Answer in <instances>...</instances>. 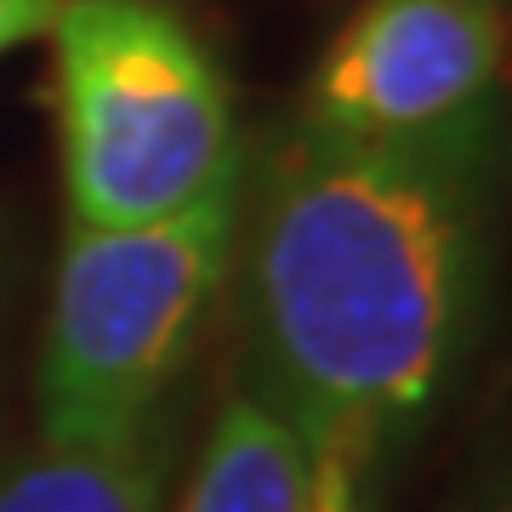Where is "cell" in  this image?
Here are the masks:
<instances>
[{"label":"cell","mask_w":512,"mask_h":512,"mask_svg":"<svg viewBox=\"0 0 512 512\" xmlns=\"http://www.w3.org/2000/svg\"><path fill=\"white\" fill-rule=\"evenodd\" d=\"M490 148H376L296 126L262 200L251 302L308 450L365 456L439 393L484 268Z\"/></svg>","instance_id":"cell-1"},{"label":"cell","mask_w":512,"mask_h":512,"mask_svg":"<svg viewBox=\"0 0 512 512\" xmlns=\"http://www.w3.org/2000/svg\"><path fill=\"white\" fill-rule=\"evenodd\" d=\"M52 46L69 228L171 222L234 188L228 86L171 6L63 0Z\"/></svg>","instance_id":"cell-2"},{"label":"cell","mask_w":512,"mask_h":512,"mask_svg":"<svg viewBox=\"0 0 512 512\" xmlns=\"http://www.w3.org/2000/svg\"><path fill=\"white\" fill-rule=\"evenodd\" d=\"M234 188L171 222L69 228L40 348V439L109 444L148 427L234 251Z\"/></svg>","instance_id":"cell-3"},{"label":"cell","mask_w":512,"mask_h":512,"mask_svg":"<svg viewBox=\"0 0 512 512\" xmlns=\"http://www.w3.org/2000/svg\"><path fill=\"white\" fill-rule=\"evenodd\" d=\"M501 69L495 0H365L319 57L296 126L376 148H490Z\"/></svg>","instance_id":"cell-4"},{"label":"cell","mask_w":512,"mask_h":512,"mask_svg":"<svg viewBox=\"0 0 512 512\" xmlns=\"http://www.w3.org/2000/svg\"><path fill=\"white\" fill-rule=\"evenodd\" d=\"M313 450L285 410L234 399L217 416L183 512H308Z\"/></svg>","instance_id":"cell-5"},{"label":"cell","mask_w":512,"mask_h":512,"mask_svg":"<svg viewBox=\"0 0 512 512\" xmlns=\"http://www.w3.org/2000/svg\"><path fill=\"white\" fill-rule=\"evenodd\" d=\"M160 450L137 427L109 444H46L0 467V512H154Z\"/></svg>","instance_id":"cell-6"},{"label":"cell","mask_w":512,"mask_h":512,"mask_svg":"<svg viewBox=\"0 0 512 512\" xmlns=\"http://www.w3.org/2000/svg\"><path fill=\"white\" fill-rule=\"evenodd\" d=\"M353 473H359V456L319 444L313 450V478H308V512H359Z\"/></svg>","instance_id":"cell-7"},{"label":"cell","mask_w":512,"mask_h":512,"mask_svg":"<svg viewBox=\"0 0 512 512\" xmlns=\"http://www.w3.org/2000/svg\"><path fill=\"white\" fill-rule=\"evenodd\" d=\"M57 6H63V0H0V52H12L23 40L52 35Z\"/></svg>","instance_id":"cell-8"},{"label":"cell","mask_w":512,"mask_h":512,"mask_svg":"<svg viewBox=\"0 0 512 512\" xmlns=\"http://www.w3.org/2000/svg\"><path fill=\"white\" fill-rule=\"evenodd\" d=\"M507 512H512V507H507Z\"/></svg>","instance_id":"cell-9"}]
</instances>
